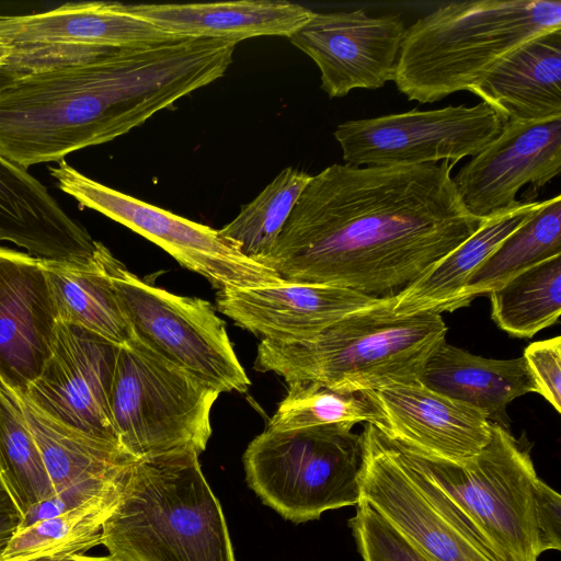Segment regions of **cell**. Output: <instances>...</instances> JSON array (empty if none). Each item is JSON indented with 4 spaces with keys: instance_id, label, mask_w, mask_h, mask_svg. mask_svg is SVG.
Masks as SVG:
<instances>
[{
    "instance_id": "cell-1",
    "label": "cell",
    "mask_w": 561,
    "mask_h": 561,
    "mask_svg": "<svg viewBox=\"0 0 561 561\" xmlns=\"http://www.w3.org/2000/svg\"><path fill=\"white\" fill-rule=\"evenodd\" d=\"M484 220L466 209L447 161L335 163L312 175L261 264L288 283L397 300Z\"/></svg>"
},
{
    "instance_id": "cell-2",
    "label": "cell",
    "mask_w": 561,
    "mask_h": 561,
    "mask_svg": "<svg viewBox=\"0 0 561 561\" xmlns=\"http://www.w3.org/2000/svg\"><path fill=\"white\" fill-rule=\"evenodd\" d=\"M233 48L180 37L23 73L0 90V153L27 169L114 140L222 77Z\"/></svg>"
},
{
    "instance_id": "cell-3",
    "label": "cell",
    "mask_w": 561,
    "mask_h": 561,
    "mask_svg": "<svg viewBox=\"0 0 561 561\" xmlns=\"http://www.w3.org/2000/svg\"><path fill=\"white\" fill-rule=\"evenodd\" d=\"M394 304L352 313L310 340H261L254 368L287 385L316 383L345 393L420 382L448 329L437 311L400 314Z\"/></svg>"
},
{
    "instance_id": "cell-4",
    "label": "cell",
    "mask_w": 561,
    "mask_h": 561,
    "mask_svg": "<svg viewBox=\"0 0 561 561\" xmlns=\"http://www.w3.org/2000/svg\"><path fill=\"white\" fill-rule=\"evenodd\" d=\"M195 450L139 458L103 524L119 561H236L224 511Z\"/></svg>"
},
{
    "instance_id": "cell-5",
    "label": "cell",
    "mask_w": 561,
    "mask_h": 561,
    "mask_svg": "<svg viewBox=\"0 0 561 561\" xmlns=\"http://www.w3.org/2000/svg\"><path fill=\"white\" fill-rule=\"evenodd\" d=\"M554 31L559 0L450 2L407 27L393 81L420 103L470 92L506 56Z\"/></svg>"
},
{
    "instance_id": "cell-6",
    "label": "cell",
    "mask_w": 561,
    "mask_h": 561,
    "mask_svg": "<svg viewBox=\"0 0 561 561\" xmlns=\"http://www.w3.org/2000/svg\"><path fill=\"white\" fill-rule=\"evenodd\" d=\"M219 394L133 334L117 348L108 398L119 446L136 459L182 450L202 454Z\"/></svg>"
},
{
    "instance_id": "cell-7",
    "label": "cell",
    "mask_w": 561,
    "mask_h": 561,
    "mask_svg": "<svg viewBox=\"0 0 561 561\" xmlns=\"http://www.w3.org/2000/svg\"><path fill=\"white\" fill-rule=\"evenodd\" d=\"M353 425L298 431L264 430L243 454L249 486L295 524L320 518L360 500L363 444Z\"/></svg>"
},
{
    "instance_id": "cell-8",
    "label": "cell",
    "mask_w": 561,
    "mask_h": 561,
    "mask_svg": "<svg viewBox=\"0 0 561 561\" xmlns=\"http://www.w3.org/2000/svg\"><path fill=\"white\" fill-rule=\"evenodd\" d=\"M393 444L504 561H538L535 492L540 478L528 449L503 425L492 422L488 445L461 463Z\"/></svg>"
},
{
    "instance_id": "cell-9",
    "label": "cell",
    "mask_w": 561,
    "mask_h": 561,
    "mask_svg": "<svg viewBox=\"0 0 561 561\" xmlns=\"http://www.w3.org/2000/svg\"><path fill=\"white\" fill-rule=\"evenodd\" d=\"M96 252L136 337L219 393L248 390L226 323L209 301L145 282L99 241Z\"/></svg>"
},
{
    "instance_id": "cell-10",
    "label": "cell",
    "mask_w": 561,
    "mask_h": 561,
    "mask_svg": "<svg viewBox=\"0 0 561 561\" xmlns=\"http://www.w3.org/2000/svg\"><path fill=\"white\" fill-rule=\"evenodd\" d=\"M360 436V500L430 561H504L377 426L365 423Z\"/></svg>"
},
{
    "instance_id": "cell-11",
    "label": "cell",
    "mask_w": 561,
    "mask_h": 561,
    "mask_svg": "<svg viewBox=\"0 0 561 561\" xmlns=\"http://www.w3.org/2000/svg\"><path fill=\"white\" fill-rule=\"evenodd\" d=\"M48 172L56 186L81 206L96 210L147 238L183 267L205 277L218 290L284 282L271 268L245 256L218 230L105 186L65 160L49 167Z\"/></svg>"
},
{
    "instance_id": "cell-12",
    "label": "cell",
    "mask_w": 561,
    "mask_h": 561,
    "mask_svg": "<svg viewBox=\"0 0 561 561\" xmlns=\"http://www.w3.org/2000/svg\"><path fill=\"white\" fill-rule=\"evenodd\" d=\"M504 124L494 108L480 102L347 121L333 135L345 164L397 167L447 161L453 165L482 151Z\"/></svg>"
},
{
    "instance_id": "cell-13",
    "label": "cell",
    "mask_w": 561,
    "mask_h": 561,
    "mask_svg": "<svg viewBox=\"0 0 561 561\" xmlns=\"http://www.w3.org/2000/svg\"><path fill=\"white\" fill-rule=\"evenodd\" d=\"M176 38L117 1L67 2L38 13L0 15V39L13 48L9 62L22 73Z\"/></svg>"
},
{
    "instance_id": "cell-14",
    "label": "cell",
    "mask_w": 561,
    "mask_h": 561,
    "mask_svg": "<svg viewBox=\"0 0 561 561\" xmlns=\"http://www.w3.org/2000/svg\"><path fill=\"white\" fill-rule=\"evenodd\" d=\"M405 30L400 15L371 16L363 9L314 12L289 41L319 68L321 89L343 98L393 81Z\"/></svg>"
},
{
    "instance_id": "cell-15",
    "label": "cell",
    "mask_w": 561,
    "mask_h": 561,
    "mask_svg": "<svg viewBox=\"0 0 561 561\" xmlns=\"http://www.w3.org/2000/svg\"><path fill=\"white\" fill-rule=\"evenodd\" d=\"M117 348L59 321L50 357L25 398L55 421L119 445L108 402Z\"/></svg>"
},
{
    "instance_id": "cell-16",
    "label": "cell",
    "mask_w": 561,
    "mask_h": 561,
    "mask_svg": "<svg viewBox=\"0 0 561 561\" xmlns=\"http://www.w3.org/2000/svg\"><path fill=\"white\" fill-rule=\"evenodd\" d=\"M561 117L541 122H505L500 135L453 178L466 209L483 220L520 205L528 186L533 198L559 175Z\"/></svg>"
},
{
    "instance_id": "cell-17",
    "label": "cell",
    "mask_w": 561,
    "mask_h": 561,
    "mask_svg": "<svg viewBox=\"0 0 561 561\" xmlns=\"http://www.w3.org/2000/svg\"><path fill=\"white\" fill-rule=\"evenodd\" d=\"M58 322L43 261L0 245V381L19 397L50 357Z\"/></svg>"
},
{
    "instance_id": "cell-18",
    "label": "cell",
    "mask_w": 561,
    "mask_h": 561,
    "mask_svg": "<svg viewBox=\"0 0 561 561\" xmlns=\"http://www.w3.org/2000/svg\"><path fill=\"white\" fill-rule=\"evenodd\" d=\"M390 301L348 288L282 282L247 288H222L216 294L218 311L238 327L276 342L314 337L343 318Z\"/></svg>"
},
{
    "instance_id": "cell-19",
    "label": "cell",
    "mask_w": 561,
    "mask_h": 561,
    "mask_svg": "<svg viewBox=\"0 0 561 561\" xmlns=\"http://www.w3.org/2000/svg\"><path fill=\"white\" fill-rule=\"evenodd\" d=\"M365 393L382 415L375 426L402 447L461 463L480 454L491 439L492 422L483 411L421 382Z\"/></svg>"
},
{
    "instance_id": "cell-20",
    "label": "cell",
    "mask_w": 561,
    "mask_h": 561,
    "mask_svg": "<svg viewBox=\"0 0 561 561\" xmlns=\"http://www.w3.org/2000/svg\"><path fill=\"white\" fill-rule=\"evenodd\" d=\"M0 241L47 261L89 264L96 241L27 169L0 153Z\"/></svg>"
},
{
    "instance_id": "cell-21",
    "label": "cell",
    "mask_w": 561,
    "mask_h": 561,
    "mask_svg": "<svg viewBox=\"0 0 561 561\" xmlns=\"http://www.w3.org/2000/svg\"><path fill=\"white\" fill-rule=\"evenodd\" d=\"M124 4L129 13L170 35L220 39L234 44L257 36L289 38L314 13L286 0Z\"/></svg>"
},
{
    "instance_id": "cell-22",
    "label": "cell",
    "mask_w": 561,
    "mask_h": 561,
    "mask_svg": "<svg viewBox=\"0 0 561 561\" xmlns=\"http://www.w3.org/2000/svg\"><path fill=\"white\" fill-rule=\"evenodd\" d=\"M470 92L505 122L561 117V31L542 34L518 47Z\"/></svg>"
},
{
    "instance_id": "cell-23",
    "label": "cell",
    "mask_w": 561,
    "mask_h": 561,
    "mask_svg": "<svg viewBox=\"0 0 561 561\" xmlns=\"http://www.w3.org/2000/svg\"><path fill=\"white\" fill-rule=\"evenodd\" d=\"M427 388L483 411L493 421L505 417L514 399L536 392L525 358L492 359L444 342L428 358L420 378Z\"/></svg>"
},
{
    "instance_id": "cell-24",
    "label": "cell",
    "mask_w": 561,
    "mask_h": 561,
    "mask_svg": "<svg viewBox=\"0 0 561 561\" xmlns=\"http://www.w3.org/2000/svg\"><path fill=\"white\" fill-rule=\"evenodd\" d=\"M541 204L542 201H524L514 209L485 219L471 237L403 293L397 299L393 311L410 314L456 310V301L473 273Z\"/></svg>"
},
{
    "instance_id": "cell-25",
    "label": "cell",
    "mask_w": 561,
    "mask_h": 561,
    "mask_svg": "<svg viewBox=\"0 0 561 561\" xmlns=\"http://www.w3.org/2000/svg\"><path fill=\"white\" fill-rule=\"evenodd\" d=\"M19 398L55 493L85 480L123 477L136 460L119 445L68 427Z\"/></svg>"
},
{
    "instance_id": "cell-26",
    "label": "cell",
    "mask_w": 561,
    "mask_h": 561,
    "mask_svg": "<svg viewBox=\"0 0 561 561\" xmlns=\"http://www.w3.org/2000/svg\"><path fill=\"white\" fill-rule=\"evenodd\" d=\"M59 321L80 327L116 346L133 337L113 285L99 259L89 264L42 260Z\"/></svg>"
},
{
    "instance_id": "cell-27",
    "label": "cell",
    "mask_w": 561,
    "mask_h": 561,
    "mask_svg": "<svg viewBox=\"0 0 561 561\" xmlns=\"http://www.w3.org/2000/svg\"><path fill=\"white\" fill-rule=\"evenodd\" d=\"M122 489L20 529L0 561H64L102 545L103 524L114 510Z\"/></svg>"
},
{
    "instance_id": "cell-28",
    "label": "cell",
    "mask_w": 561,
    "mask_h": 561,
    "mask_svg": "<svg viewBox=\"0 0 561 561\" xmlns=\"http://www.w3.org/2000/svg\"><path fill=\"white\" fill-rule=\"evenodd\" d=\"M561 256V197L542 201L538 210L510 234L473 273L456 301V309L489 294L518 273Z\"/></svg>"
},
{
    "instance_id": "cell-29",
    "label": "cell",
    "mask_w": 561,
    "mask_h": 561,
    "mask_svg": "<svg viewBox=\"0 0 561 561\" xmlns=\"http://www.w3.org/2000/svg\"><path fill=\"white\" fill-rule=\"evenodd\" d=\"M491 317L503 331L533 337L561 312V256L536 264L489 293Z\"/></svg>"
},
{
    "instance_id": "cell-30",
    "label": "cell",
    "mask_w": 561,
    "mask_h": 561,
    "mask_svg": "<svg viewBox=\"0 0 561 561\" xmlns=\"http://www.w3.org/2000/svg\"><path fill=\"white\" fill-rule=\"evenodd\" d=\"M0 480L24 516L55 494L21 400L0 381Z\"/></svg>"
},
{
    "instance_id": "cell-31",
    "label": "cell",
    "mask_w": 561,
    "mask_h": 561,
    "mask_svg": "<svg viewBox=\"0 0 561 561\" xmlns=\"http://www.w3.org/2000/svg\"><path fill=\"white\" fill-rule=\"evenodd\" d=\"M311 178L291 167L282 170L219 233L238 245L245 256L261 263L273 250Z\"/></svg>"
},
{
    "instance_id": "cell-32",
    "label": "cell",
    "mask_w": 561,
    "mask_h": 561,
    "mask_svg": "<svg viewBox=\"0 0 561 561\" xmlns=\"http://www.w3.org/2000/svg\"><path fill=\"white\" fill-rule=\"evenodd\" d=\"M382 421L379 409L365 393H345L316 383H291L266 425V430L288 432L359 422Z\"/></svg>"
},
{
    "instance_id": "cell-33",
    "label": "cell",
    "mask_w": 561,
    "mask_h": 561,
    "mask_svg": "<svg viewBox=\"0 0 561 561\" xmlns=\"http://www.w3.org/2000/svg\"><path fill=\"white\" fill-rule=\"evenodd\" d=\"M348 526L363 561H430L363 500L356 505Z\"/></svg>"
},
{
    "instance_id": "cell-34",
    "label": "cell",
    "mask_w": 561,
    "mask_h": 561,
    "mask_svg": "<svg viewBox=\"0 0 561 561\" xmlns=\"http://www.w3.org/2000/svg\"><path fill=\"white\" fill-rule=\"evenodd\" d=\"M536 386L557 412L561 411V337L529 344L523 354Z\"/></svg>"
},
{
    "instance_id": "cell-35",
    "label": "cell",
    "mask_w": 561,
    "mask_h": 561,
    "mask_svg": "<svg viewBox=\"0 0 561 561\" xmlns=\"http://www.w3.org/2000/svg\"><path fill=\"white\" fill-rule=\"evenodd\" d=\"M130 469V468H129ZM129 471V470H128ZM128 473V472H127ZM127 473L112 479H91L75 483L34 505L22 519L20 529L57 516L108 491L123 486ZM19 529V530H20Z\"/></svg>"
},
{
    "instance_id": "cell-36",
    "label": "cell",
    "mask_w": 561,
    "mask_h": 561,
    "mask_svg": "<svg viewBox=\"0 0 561 561\" xmlns=\"http://www.w3.org/2000/svg\"><path fill=\"white\" fill-rule=\"evenodd\" d=\"M539 553L561 550V496L541 479L535 492Z\"/></svg>"
},
{
    "instance_id": "cell-37",
    "label": "cell",
    "mask_w": 561,
    "mask_h": 561,
    "mask_svg": "<svg viewBox=\"0 0 561 561\" xmlns=\"http://www.w3.org/2000/svg\"><path fill=\"white\" fill-rule=\"evenodd\" d=\"M23 515L0 480V559L20 529Z\"/></svg>"
},
{
    "instance_id": "cell-38",
    "label": "cell",
    "mask_w": 561,
    "mask_h": 561,
    "mask_svg": "<svg viewBox=\"0 0 561 561\" xmlns=\"http://www.w3.org/2000/svg\"><path fill=\"white\" fill-rule=\"evenodd\" d=\"M22 75L23 73L10 62L0 65V90Z\"/></svg>"
},
{
    "instance_id": "cell-39",
    "label": "cell",
    "mask_w": 561,
    "mask_h": 561,
    "mask_svg": "<svg viewBox=\"0 0 561 561\" xmlns=\"http://www.w3.org/2000/svg\"><path fill=\"white\" fill-rule=\"evenodd\" d=\"M64 561H119V560H116V559L112 558L111 556L91 557V556H85V554H75Z\"/></svg>"
},
{
    "instance_id": "cell-40",
    "label": "cell",
    "mask_w": 561,
    "mask_h": 561,
    "mask_svg": "<svg viewBox=\"0 0 561 561\" xmlns=\"http://www.w3.org/2000/svg\"><path fill=\"white\" fill-rule=\"evenodd\" d=\"M12 53L13 48L0 39V65L8 64L12 56Z\"/></svg>"
}]
</instances>
